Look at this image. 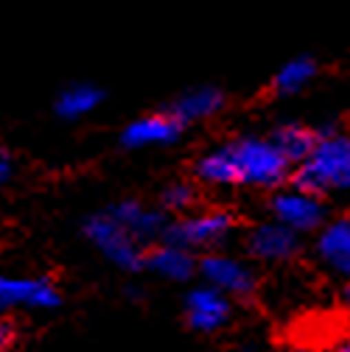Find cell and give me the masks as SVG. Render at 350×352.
<instances>
[{"instance_id":"ba28073f","label":"cell","mask_w":350,"mask_h":352,"mask_svg":"<svg viewBox=\"0 0 350 352\" xmlns=\"http://www.w3.org/2000/svg\"><path fill=\"white\" fill-rule=\"evenodd\" d=\"M199 274L207 285L218 288L227 296H249L255 291V277L241 260L227 254H205L199 260Z\"/></svg>"},{"instance_id":"d6986e66","label":"cell","mask_w":350,"mask_h":352,"mask_svg":"<svg viewBox=\"0 0 350 352\" xmlns=\"http://www.w3.org/2000/svg\"><path fill=\"white\" fill-rule=\"evenodd\" d=\"M14 346V324L0 322V352H12Z\"/></svg>"},{"instance_id":"5bb4252c","label":"cell","mask_w":350,"mask_h":352,"mask_svg":"<svg viewBox=\"0 0 350 352\" xmlns=\"http://www.w3.org/2000/svg\"><path fill=\"white\" fill-rule=\"evenodd\" d=\"M222 107H225V93L222 90H216V87H196V90L183 93L177 101L171 104L168 112L185 126V123H196V120H205V118L216 115Z\"/></svg>"},{"instance_id":"44dd1931","label":"cell","mask_w":350,"mask_h":352,"mask_svg":"<svg viewBox=\"0 0 350 352\" xmlns=\"http://www.w3.org/2000/svg\"><path fill=\"white\" fill-rule=\"evenodd\" d=\"M336 352H350V338H347V341H342V344L336 346Z\"/></svg>"},{"instance_id":"4fadbf2b","label":"cell","mask_w":350,"mask_h":352,"mask_svg":"<svg viewBox=\"0 0 350 352\" xmlns=\"http://www.w3.org/2000/svg\"><path fill=\"white\" fill-rule=\"evenodd\" d=\"M317 252L336 274L350 277V221L347 218H339V221H331L322 227Z\"/></svg>"},{"instance_id":"30bf717a","label":"cell","mask_w":350,"mask_h":352,"mask_svg":"<svg viewBox=\"0 0 350 352\" xmlns=\"http://www.w3.org/2000/svg\"><path fill=\"white\" fill-rule=\"evenodd\" d=\"M249 252L258 260H267V263H280L289 260L297 252V232L283 227L280 221H269V224H258L249 238H247Z\"/></svg>"},{"instance_id":"7c38bea8","label":"cell","mask_w":350,"mask_h":352,"mask_svg":"<svg viewBox=\"0 0 350 352\" xmlns=\"http://www.w3.org/2000/svg\"><path fill=\"white\" fill-rule=\"evenodd\" d=\"M110 212L118 218V221L132 232L138 241H152L157 235H165L168 224H165V218L163 212L157 210H149L138 201H118L115 207H110Z\"/></svg>"},{"instance_id":"7402d4cb","label":"cell","mask_w":350,"mask_h":352,"mask_svg":"<svg viewBox=\"0 0 350 352\" xmlns=\"http://www.w3.org/2000/svg\"><path fill=\"white\" fill-rule=\"evenodd\" d=\"M344 302H347V307H350V283H347V288H344Z\"/></svg>"},{"instance_id":"6da1fadb","label":"cell","mask_w":350,"mask_h":352,"mask_svg":"<svg viewBox=\"0 0 350 352\" xmlns=\"http://www.w3.org/2000/svg\"><path fill=\"white\" fill-rule=\"evenodd\" d=\"M289 170L291 162L272 138H238L207 151L196 162V176L207 185L278 188L289 176Z\"/></svg>"},{"instance_id":"9c48e42d","label":"cell","mask_w":350,"mask_h":352,"mask_svg":"<svg viewBox=\"0 0 350 352\" xmlns=\"http://www.w3.org/2000/svg\"><path fill=\"white\" fill-rule=\"evenodd\" d=\"M180 131H183V123L171 112H157V115H146V118H138L129 123L121 135V143L126 148L168 146L180 138Z\"/></svg>"},{"instance_id":"5b68a950","label":"cell","mask_w":350,"mask_h":352,"mask_svg":"<svg viewBox=\"0 0 350 352\" xmlns=\"http://www.w3.org/2000/svg\"><path fill=\"white\" fill-rule=\"evenodd\" d=\"M59 305H62V294L48 277L0 274V311H9V307L54 311Z\"/></svg>"},{"instance_id":"ac0fdd59","label":"cell","mask_w":350,"mask_h":352,"mask_svg":"<svg viewBox=\"0 0 350 352\" xmlns=\"http://www.w3.org/2000/svg\"><path fill=\"white\" fill-rule=\"evenodd\" d=\"M194 199H196V190H194L188 182H174V185H168V188L163 190V196H160L163 207H165V210H174V212L188 210V207L194 204Z\"/></svg>"},{"instance_id":"7a4b0ae2","label":"cell","mask_w":350,"mask_h":352,"mask_svg":"<svg viewBox=\"0 0 350 352\" xmlns=\"http://www.w3.org/2000/svg\"><path fill=\"white\" fill-rule=\"evenodd\" d=\"M294 185L311 193L350 188V138L325 131L320 143L294 170Z\"/></svg>"},{"instance_id":"8992f818","label":"cell","mask_w":350,"mask_h":352,"mask_svg":"<svg viewBox=\"0 0 350 352\" xmlns=\"http://www.w3.org/2000/svg\"><path fill=\"white\" fill-rule=\"evenodd\" d=\"M269 210L275 215V221H280L283 227H289L294 232H311L325 224V207H322L320 196L311 190H302L297 185L291 190L275 193Z\"/></svg>"},{"instance_id":"e0dca14e","label":"cell","mask_w":350,"mask_h":352,"mask_svg":"<svg viewBox=\"0 0 350 352\" xmlns=\"http://www.w3.org/2000/svg\"><path fill=\"white\" fill-rule=\"evenodd\" d=\"M317 76V62L311 56H294L289 59L272 78V90L278 96H294L300 93L305 84Z\"/></svg>"},{"instance_id":"ffe728a7","label":"cell","mask_w":350,"mask_h":352,"mask_svg":"<svg viewBox=\"0 0 350 352\" xmlns=\"http://www.w3.org/2000/svg\"><path fill=\"white\" fill-rule=\"evenodd\" d=\"M9 170H12V165H9V157L0 151V182H6L9 179Z\"/></svg>"},{"instance_id":"2e32d148","label":"cell","mask_w":350,"mask_h":352,"mask_svg":"<svg viewBox=\"0 0 350 352\" xmlns=\"http://www.w3.org/2000/svg\"><path fill=\"white\" fill-rule=\"evenodd\" d=\"M101 98H104V93L93 84H70L56 98V115L65 118V120L84 118V115H90L93 109H99Z\"/></svg>"},{"instance_id":"9a60e30c","label":"cell","mask_w":350,"mask_h":352,"mask_svg":"<svg viewBox=\"0 0 350 352\" xmlns=\"http://www.w3.org/2000/svg\"><path fill=\"white\" fill-rule=\"evenodd\" d=\"M272 140L275 146L286 154V160L291 165H300L305 157L314 151V146L320 143V135L309 126H300V123H286V126H278L272 131Z\"/></svg>"},{"instance_id":"52a82bcc","label":"cell","mask_w":350,"mask_h":352,"mask_svg":"<svg viewBox=\"0 0 350 352\" xmlns=\"http://www.w3.org/2000/svg\"><path fill=\"white\" fill-rule=\"evenodd\" d=\"M230 299L213 285L194 288L185 296V319L196 333H216L230 322Z\"/></svg>"},{"instance_id":"277c9868","label":"cell","mask_w":350,"mask_h":352,"mask_svg":"<svg viewBox=\"0 0 350 352\" xmlns=\"http://www.w3.org/2000/svg\"><path fill=\"white\" fill-rule=\"evenodd\" d=\"M236 218L227 210H205L196 215H185L180 221L168 224L165 241L185 249H213L233 232Z\"/></svg>"},{"instance_id":"3957f363","label":"cell","mask_w":350,"mask_h":352,"mask_svg":"<svg viewBox=\"0 0 350 352\" xmlns=\"http://www.w3.org/2000/svg\"><path fill=\"white\" fill-rule=\"evenodd\" d=\"M84 235L110 263H115L118 269L138 272V269L146 266V252L141 249V241L129 232L110 210L87 218L84 221Z\"/></svg>"},{"instance_id":"8fae6325","label":"cell","mask_w":350,"mask_h":352,"mask_svg":"<svg viewBox=\"0 0 350 352\" xmlns=\"http://www.w3.org/2000/svg\"><path fill=\"white\" fill-rule=\"evenodd\" d=\"M146 269H152L154 274H160L165 280H188L194 274V269H199V266H196L191 249L163 241L160 246L146 252Z\"/></svg>"}]
</instances>
